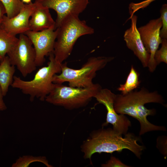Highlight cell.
Here are the masks:
<instances>
[{"label": "cell", "instance_id": "cell-3", "mask_svg": "<svg viewBox=\"0 0 167 167\" xmlns=\"http://www.w3.org/2000/svg\"><path fill=\"white\" fill-rule=\"evenodd\" d=\"M49 56V61L47 65L40 68L32 80L25 81L20 77L14 76L12 87L19 89L24 94L29 95L31 101H33L35 98L41 101H45L54 87V75L61 72L62 63H60L55 60L53 52Z\"/></svg>", "mask_w": 167, "mask_h": 167}, {"label": "cell", "instance_id": "cell-13", "mask_svg": "<svg viewBox=\"0 0 167 167\" xmlns=\"http://www.w3.org/2000/svg\"><path fill=\"white\" fill-rule=\"evenodd\" d=\"M130 27L125 32L124 40L127 47L131 50L141 62L144 67H147L150 54L145 48L137 27V17H131Z\"/></svg>", "mask_w": 167, "mask_h": 167}, {"label": "cell", "instance_id": "cell-2", "mask_svg": "<svg viewBox=\"0 0 167 167\" xmlns=\"http://www.w3.org/2000/svg\"><path fill=\"white\" fill-rule=\"evenodd\" d=\"M124 135L123 137L122 135L111 128L104 129L102 127L93 131L81 146L84 158L91 160L92 155L96 153H112L127 149L140 159L145 148L138 143L139 138L131 133H127Z\"/></svg>", "mask_w": 167, "mask_h": 167}, {"label": "cell", "instance_id": "cell-12", "mask_svg": "<svg viewBox=\"0 0 167 167\" xmlns=\"http://www.w3.org/2000/svg\"><path fill=\"white\" fill-rule=\"evenodd\" d=\"M35 5L34 2L25 4L19 12L13 17L10 18L5 15L1 24V26L12 35L16 36L25 34L30 30L29 19Z\"/></svg>", "mask_w": 167, "mask_h": 167}, {"label": "cell", "instance_id": "cell-20", "mask_svg": "<svg viewBox=\"0 0 167 167\" xmlns=\"http://www.w3.org/2000/svg\"><path fill=\"white\" fill-rule=\"evenodd\" d=\"M161 48L155 53L154 59L157 65L163 62L167 64V39H162Z\"/></svg>", "mask_w": 167, "mask_h": 167}, {"label": "cell", "instance_id": "cell-14", "mask_svg": "<svg viewBox=\"0 0 167 167\" xmlns=\"http://www.w3.org/2000/svg\"><path fill=\"white\" fill-rule=\"evenodd\" d=\"M29 21L30 30L42 31L52 27L55 28V21L53 19L47 7L36 3Z\"/></svg>", "mask_w": 167, "mask_h": 167}, {"label": "cell", "instance_id": "cell-19", "mask_svg": "<svg viewBox=\"0 0 167 167\" xmlns=\"http://www.w3.org/2000/svg\"><path fill=\"white\" fill-rule=\"evenodd\" d=\"M35 162H41L44 164L48 167H52L49 165L45 157L44 156H25L19 157L13 163V167H28L30 164Z\"/></svg>", "mask_w": 167, "mask_h": 167}, {"label": "cell", "instance_id": "cell-24", "mask_svg": "<svg viewBox=\"0 0 167 167\" xmlns=\"http://www.w3.org/2000/svg\"><path fill=\"white\" fill-rule=\"evenodd\" d=\"M4 96L0 87V111H3L7 109V107L3 100Z\"/></svg>", "mask_w": 167, "mask_h": 167}, {"label": "cell", "instance_id": "cell-21", "mask_svg": "<svg viewBox=\"0 0 167 167\" xmlns=\"http://www.w3.org/2000/svg\"><path fill=\"white\" fill-rule=\"evenodd\" d=\"M162 20V28L160 30V36L161 39H167V5L164 4L160 10Z\"/></svg>", "mask_w": 167, "mask_h": 167}, {"label": "cell", "instance_id": "cell-25", "mask_svg": "<svg viewBox=\"0 0 167 167\" xmlns=\"http://www.w3.org/2000/svg\"><path fill=\"white\" fill-rule=\"evenodd\" d=\"M6 14V12L5 8L0 1V24L1 23L4 16Z\"/></svg>", "mask_w": 167, "mask_h": 167}, {"label": "cell", "instance_id": "cell-22", "mask_svg": "<svg viewBox=\"0 0 167 167\" xmlns=\"http://www.w3.org/2000/svg\"><path fill=\"white\" fill-rule=\"evenodd\" d=\"M101 166L103 167H131L123 163L118 159L115 157L111 156L105 164H102Z\"/></svg>", "mask_w": 167, "mask_h": 167}, {"label": "cell", "instance_id": "cell-1", "mask_svg": "<svg viewBox=\"0 0 167 167\" xmlns=\"http://www.w3.org/2000/svg\"><path fill=\"white\" fill-rule=\"evenodd\" d=\"M163 97L157 91L150 92L143 88L139 91H132L125 95H116L114 107L116 112L120 114H126L136 119L139 122L140 129V135L153 131H165L163 126L155 125L147 119L149 115L156 113L154 109H148L144 105L150 103H157L164 105Z\"/></svg>", "mask_w": 167, "mask_h": 167}, {"label": "cell", "instance_id": "cell-26", "mask_svg": "<svg viewBox=\"0 0 167 167\" xmlns=\"http://www.w3.org/2000/svg\"><path fill=\"white\" fill-rule=\"evenodd\" d=\"M24 4H28L32 2V0H21Z\"/></svg>", "mask_w": 167, "mask_h": 167}, {"label": "cell", "instance_id": "cell-11", "mask_svg": "<svg viewBox=\"0 0 167 167\" xmlns=\"http://www.w3.org/2000/svg\"><path fill=\"white\" fill-rule=\"evenodd\" d=\"M89 1V0H35L34 2L55 11L57 15L55 21L56 29L68 15L72 14L79 16L85 9Z\"/></svg>", "mask_w": 167, "mask_h": 167}, {"label": "cell", "instance_id": "cell-4", "mask_svg": "<svg viewBox=\"0 0 167 167\" xmlns=\"http://www.w3.org/2000/svg\"><path fill=\"white\" fill-rule=\"evenodd\" d=\"M56 29L58 32L53 53L55 60L60 63L70 55L79 38L94 32V29L85 21L80 20L79 15L72 14L66 17Z\"/></svg>", "mask_w": 167, "mask_h": 167}, {"label": "cell", "instance_id": "cell-23", "mask_svg": "<svg viewBox=\"0 0 167 167\" xmlns=\"http://www.w3.org/2000/svg\"><path fill=\"white\" fill-rule=\"evenodd\" d=\"M159 137L157 139V145L158 148L161 151V153L165 156V158L167 156V139L164 138V136Z\"/></svg>", "mask_w": 167, "mask_h": 167}, {"label": "cell", "instance_id": "cell-6", "mask_svg": "<svg viewBox=\"0 0 167 167\" xmlns=\"http://www.w3.org/2000/svg\"><path fill=\"white\" fill-rule=\"evenodd\" d=\"M102 88L98 84L86 88L68 86L54 84L45 101L53 105L72 109L86 106Z\"/></svg>", "mask_w": 167, "mask_h": 167}, {"label": "cell", "instance_id": "cell-9", "mask_svg": "<svg viewBox=\"0 0 167 167\" xmlns=\"http://www.w3.org/2000/svg\"><path fill=\"white\" fill-rule=\"evenodd\" d=\"M162 26V20L160 17L151 20L146 25L137 28L143 45L150 54L147 67L151 72L155 71L157 66L154 55L162 42V39L160 36Z\"/></svg>", "mask_w": 167, "mask_h": 167}, {"label": "cell", "instance_id": "cell-18", "mask_svg": "<svg viewBox=\"0 0 167 167\" xmlns=\"http://www.w3.org/2000/svg\"><path fill=\"white\" fill-rule=\"evenodd\" d=\"M0 1L5 8L6 15L10 18L18 14L25 4L21 0H0Z\"/></svg>", "mask_w": 167, "mask_h": 167}, {"label": "cell", "instance_id": "cell-10", "mask_svg": "<svg viewBox=\"0 0 167 167\" xmlns=\"http://www.w3.org/2000/svg\"><path fill=\"white\" fill-rule=\"evenodd\" d=\"M57 32V29L52 27L38 32L30 30L24 34L30 40L35 49L37 66H42L45 57L53 52Z\"/></svg>", "mask_w": 167, "mask_h": 167}, {"label": "cell", "instance_id": "cell-8", "mask_svg": "<svg viewBox=\"0 0 167 167\" xmlns=\"http://www.w3.org/2000/svg\"><path fill=\"white\" fill-rule=\"evenodd\" d=\"M116 96L109 89L102 88L94 98L99 103L104 105L107 110L106 122L102 124V127L110 124L114 131L120 135H125L131 126V122L125 114H119L115 110L114 103Z\"/></svg>", "mask_w": 167, "mask_h": 167}, {"label": "cell", "instance_id": "cell-16", "mask_svg": "<svg viewBox=\"0 0 167 167\" xmlns=\"http://www.w3.org/2000/svg\"><path fill=\"white\" fill-rule=\"evenodd\" d=\"M1 24H0V57L2 59L14 46L18 41V38L7 32L2 27Z\"/></svg>", "mask_w": 167, "mask_h": 167}, {"label": "cell", "instance_id": "cell-15", "mask_svg": "<svg viewBox=\"0 0 167 167\" xmlns=\"http://www.w3.org/2000/svg\"><path fill=\"white\" fill-rule=\"evenodd\" d=\"M0 61V87L5 96L9 87L13 83L15 67L11 64L7 56H6Z\"/></svg>", "mask_w": 167, "mask_h": 167}, {"label": "cell", "instance_id": "cell-5", "mask_svg": "<svg viewBox=\"0 0 167 167\" xmlns=\"http://www.w3.org/2000/svg\"><path fill=\"white\" fill-rule=\"evenodd\" d=\"M114 58L112 57H92L89 58L82 67L73 69L67 66L66 62L62 63L61 72L55 75L53 78L54 84L69 83V86L74 87L86 88L93 83L92 81L96 72L104 68Z\"/></svg>", "mask_w": 167, "mask_h": 167}, {"label": "cell", "instance_id": "cell-17", "mask_svg": "<svg viewBox=\"0 0 167 167\" xmlns=\"http://www.w3.org/2000/svg\"><path fill=\"white\" fill-rule=\"evenodd\" d=\"M139 76V74L132 65L126 82L123 84H120L117 88L118 90L121 92L122 95H125L137 88L141 83Z\"/></svg>", "mask_w": 167, "mask_h": 167}, {"label": "cell", "instance_id": "cell-27", "mask_svg": "<svg viewBox=\"0 0 167 167\" xmlns=\"http://www.w3.org/2000/svg\"><path fill=\"white\" fill-rule=\"evenodd\" d=\"M2 59L0 57V60H1Z\"/></svg>", "mask_w": 167, "mask_h": 167}, {"label": "cell", "instance_id": "cell-7", "mask_svg": "<svg viewBox=\"0 0 167 167\" xmlns=\"http://www.w3.org/2000/svg\"><path fill=\"white\" fill-rule=\"evenodd\" d=\"M7 54L11 64L16 66L24 77L36 69L35 50L25 34H19L16 43Z\"/></svg>", "mask_w": 167, "mask_h": 167}]
</instances>
